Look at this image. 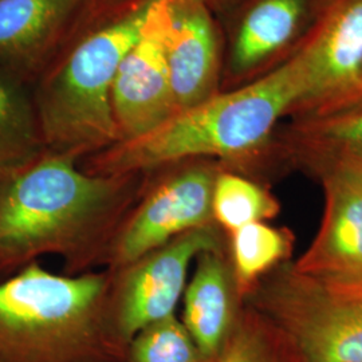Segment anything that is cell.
Returning <instances> with one entry per match:
<instances>
[{"instance_id":"9a60e30c","label":"cell","mask_w":362,"mask_h":362,"mask_svg":"<svg viewBox=\"0 0 362 362\" xmlns=\"http://www.w3.org/2000/svg\"><path fill=\"white\" fill-rule=\"evenodd\" d=\"M305 0H258L243 16L235 33L230 67L243 74L284 49L297 33Z\"/></svg>"},{"instance_id":"d6986e66","label":"cell","mask_w":362,"mask_h":362,"mask_svg":"<svg viewBox=\"0 0 362 362\" xmlns=\"http://www.w3.org/2000/svg\"><path fill=\"white\" fill-rule=\"evenodd\" d=\"M215 362H298L285 337L243 303L233 333Z\"/></svg>"},{"instance_id":"52a82bcc","label":"cell","mask_w":362,"mask_h":362,"mask_svg":"<svg viewBox=\"0 0 362 362\" xmlns=\"http://www.w3.org/2000/svg\"><path fill=\"white\" fill-rule=\"evenodd\" d=\"M221 248H227V235L211 223L110 272L113 311L128 344L145 326L176 314L192 263L200 254Z\"/></svg>"},{"instance_id":"44dd1931","label":"cell","mask_w":362,"mask_h":362,"mask_svg":"<svg viewBox=\"0 0 362 362\" xmlns=\"http://www.w3.org/2000/svg\"><path fill=\"white\" fill-rule=\"evenodd\" d=\"M139 0H93L94 23L105 18L119 13Z\"/></svg>"},{"instance_id":"8fae6325","label":"cell","mask_w":362,"mask_h":362,"mask_svg":"<svg viewBox=\"0 0 362 362\" xmlns=\"http://www.w3.org/2000/svg\"><path fill=\"white\" fill-rule=\"evenodd\" d=\"M311 172L324 189V216L309 247L291 264L315 278L362 281V163L337 160Z\"/></svg>"},{"instance_id":"30bf717a","label":"cell","mask_w":362,"mask_h":362,"mask_svg":"<svg viewBox=\"0 0 362 362\" xmlns=\"http://www.w3.org/2000/svg\"><path fill=\"white\" fill-rule=\"evenodd\" d=\"M93 23V0H0V70L38 81Z\"/></svg>"},{"instance_id":"7402d4cb","label":"cell","mask_w":362,"mask_h":362,"mask_svg":"<svg viewBox=\"0 0 362 362\" xmlns=\"http://www.w3.org/2000/svg\"><path fill=\"white\" fill-rule=\"evenodd\" d=\"M202 1H204L208 6V8L211 10L212 6H221V4H227V3H231L235 0H202Z\"/></svg>"},{"instance_id":"8992f818","label":"cell","mask_w":362,"mask_h":362,"mask_svg":"<svg viewBox=\"0 0 362 362\" xmlns=\"http://www.w3.org/2000/svg\"><path fill=\"white\" fill-rule=\"evenodd\" d=\"M223 164L192 158L148 170L143 194L121 223L105 259L117 272L212 219V194Z\"/></svg>"},{"instance_id":"5b68a950","label":"cell","mask_w":362,"mask_h":362,"mask_svg":"<svg viewBox=\"0 0 362 362\" xmlns=\"http://www.w3.org/2000/svg\"><path fill=\"white\" fill-rule=\"evenodd\" d=\"M243 303L281 332L298 362H362V281L315 278L290 260Z\"/></svg>"},{"instance_id":"5bb4252c","label":"cell","mask_w":362,"mask_h":362,"mask_svg":"<svg viewBox=\"0 0 362 362\" xmlns=\"http://www.w3.org/2000/svg\"><path fill=\"white\" fill-rule=\"evenodd\" d=\"M284 146L286 153L310 170L337 160L362 163V105L298 118L287 132Z\"/></svg>"},{"instance_id":"ba28073f","label":"cell","mask_w":362,"mask_h":362,"mask_svg":"<svg viewBox=\"0 0 362 362\" xmlns=\"http://www.w3.org/2000/svg\"><path fill=\"white\" fill-rule=\"evenodd\" d=\"M290 59L303 86L298 118L362 105V0H333Z\"/></svg>"},{"instance_id":"e0dca14e","label":"cell","mask_w":362,"mask_h":362,"mask_svg":"<svg viewBox=\"0 0 362 362\" xmlns=\"http://www.w3.org/2000/svg\"><path fill=\"white\" fill-rule=\"evenodd\" d=\"M294 233L269 221H257L227 235L228 258L242 299L276 267L290 262Z\"/></svg>"},{"instance_id":"277c9868","label":"cell","mask_w":362,"mask_h":362,"mask_svg":"<svg viewBox=\"0 0 362 362\" xmlns=\"http://www.w3.org/2000/svg\"><path fill=\"white\" fill-rule=\"evenodd\" d=\"M152 0H139L82 31L37 81L34 103L47 151L78 161L119 141L112 91Z\"/></svg>"},{"instance_id":"2e32d148","label":"cell","mask_w":362,"mask_h":362,"mask_svg":"<svg viewBox=\"0 0 362 362\" xmlns=\"http://www.w3.org/2000/svg\"><path fill=\"white\" fill-rule=\"evenodd\" d=\"M45 149L34 93L27 82L0 70V172L26 164Z\"/></svg>"},{"instance_id":"4fadbf2b","label":"cell","mask_w":362,"mask_h":362,"mask_svg":"<svg viewBox=\"0 0 362 362\" xmlns=\"http://www.w3.org/2000/svg\"><path fill=\"white\" fill-rule=\"evenodd\" d=\"M181 302V322L208 361H216L243 308L228 247L206 251L197 257Z\"/></svg>"},{"instance_id":"9c48e42d","label":"cell","mask_w":362,"mask_h":362,"mask_svg":"<svg viewBox=\"0 0 362 362\" xmlns=\"http://www.w3.org/2000/svg\"><path fill=\"white\" fill-rule=\"evenodd\" d=\"M169 18V0H152L139 38L118 66L112 106L119 141L143 137L176 115L165 55Z\"/></svg>"},{"instance_id":"7c38bea8","label":"cell","mask_w":362,"mask_h":362,"mask_svg":"<svg viewBox=\"0 0 362 362\" xmlns=\"http://www.w3.org/2000/svg\"><path fill=\"white\" fill-rule=\"evenodd\" d=\"M169 13L165 55L179 113L219 93V39L204 1L169 0Z\"/></svg>"},{"instance_id":"ffe728a7","label":"cell","mask_w":362,"mask_h":362,"mask_svg":"<svg viewBox=\"0 0 362 362\" xmlns=\"http://www.w3.org/2000/svg\"><path fill=\"white\" fill-rule=\"evenodd\" d=\"M124 362H209L177 314L145 326L132 338Z\"/></svg>"},{"instance_id":"3957f363","label":"cell","mask_w":362,"mask_h":362,"mask_svg":"<svg viewBox=\"0 0 362 362\" xmlns=\"http://www.w3.org/2000/svg\"><path fill=\"white\" fill-rule=\"evenodd\" d=\"M112 272L55 274L39 262L0 281V362H124Z\"/></svg>"},{"instance_id":"7a4b0ae2","label":"cell","mask_w":362,"mask_h":362,"mask_svg":"<svg viewBox=\"0 0 362 362\" xmlns=\"http://www.w3.org/2000/svg\"><path fill=\"white\" fill-rule=\"evenodd\" d=\"M302 79L288 59L254 82L218 93L170 117L143 137L119 141L79 165L91 175H127L192 158L219 161L240 172L272 141L278 122L298 116Z\"/></svg>"},{"instance_id":"6da1fadb","label":"cell","mask_w":362,"mask_h":362,"mask_svg":"<svg viewBox=\"0 0 362 362\" xmlns=\"http://www.w3.org/2000/svg\"><path fill=\"white\" fill-rule=\"evenodd\" d=\"M78 163L45 149L0 172V281L43 255L64 259L66 275L104 267L148 173L91 175Z\"/></svg>"},{"instance_id":"ac0fdd59","label":"cell","mask_w":362,"mask_h":362,"mask_svg":"<svg viewBox=\"0 0 362 362\" xmlns=\"http://www.w3.org/2000/svg\"><path fill=\"white\" fill-rule=\"evenodd\" d=\"M279 211V200L266 185L226 165L220 170L212 194V219L226 235L274 219Z\"/></svg>"}]
</instances>
